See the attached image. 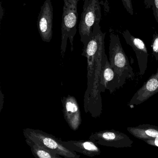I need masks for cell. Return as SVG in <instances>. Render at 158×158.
I'll use <instances>...</instances> for the list:
<instances>
[{
  "instance_id": "1",
  "label": "cell",
  "mask_w": 158,
  "mask_h": 158,
  "mask_svg": "<svg viewBox=\"0 0 158 158\" xmlns=\"http://www.w3.org/2000/svg\"><path fill=\"white\" fill-rule=\"evenodd\" d=\"M99 22L96 23L92 35L83 46L82 55L87 58V87L84 94L83 104L86 113L93 118L99 117L103 110L99 81L103 64L107 56L105 52V33L102 32Z\"/></svg>"
},
{
  "instance_id": "2",
  "label": "cell",
  "mask_w": 158,
  "mask_h": 158,
  "mask_svg": "<svg viewBox=\"0 0 158 158\" xmlns=\"http://www.w3.org/2000/svg\"><path fill=\"white\" fill-rule=\"evenodd\" d=\"M109 45V63L118 79L122 87L127 79L134 77L133 70L125 54L118 34L110 31Z\"/></svg>"
},
{
  "instance_id": "3",
  "label": "cell",
  "mask_w": 158,
  "mask_h": 158,
  "mask_svg": "<svg viewBox=\"0 0 158 158\" xmlns=\"http://www.w3.org/2000/svg\"><path fill=\"white\" fill-rule=\"evenodd\" d=\"M23 133L26 140L41 146L63 158H80L76 152L65 146L61 139L40 130L26 128Z\"/></svg>"
},
{
  "instance_id": "4",
  "label": "cell",
  "mask_w": 158,
  "mask_h": 158,
  "mask_svg": "<svg viewBox=\"0 0 158 158\" xmlns=\"http://www.w3.org/2000/svg\"><path fill=\"white\" fill-rule=\"evenodd\" d=\"M80 0H63V15L61 25V44L60 52L64 57L66 50L68 40L70 44V50L73 52V41L77 31L78 5Z\"/></svg>"
},
{
  "instance_id": "5",
  "label": "cell",
  "mask_w": 158,
  "mask_h": 158,
  "mask_svg": "<svg viewBox=\"0 0 158 158\" xmlns=\"http://www.w3.org/2000/svg\"><path fill=\"white\" fill-rule=\"evenodd\" d=\"M101 6L99 0H84L83 11L79 25L81 41L83 46L87 44L92 35V30L96 23L101 19Z\"/></svg>"
},
{
  "instance_id": "6",
  "label": "cell",
  "mask_w": 158,
  "mask_h": 158,
  "mask_svg": "<svg viewBox=\"0 0 158 158\" xmlns=\"http://www.w3.org/2000/svg\"><path fill=\"white\" fill-rule=\"evenodd\" d=\"M53 16L52 2L45 0L41 7L37 21L39 34L45 42H50L53 37Z\"/></svg>"
},
{
  "instance_id": "7",
  "label": "cell",
  "mask_w": 158,
  "mask_h": 158,
  "mask_svg": "<svg viewBox=\"0 0 158 158\" xmlns=\"http://www.w3.org/2000/svg\"><path fill=\"white\" fill-rule=\"evenodd\" d=\"M64 118L74 131L79 128L82 123L81 113L79 103L75 97L68 95L61 99Z\"/></svg>"
},
{
  "instance_id": "8",
  "label": "cell",
  "mask_w": 158,
  "mask_h": 158,
  "mask_svg": "<svg viewBox=\"0 0 158 158\" xmlns=\"http://www.w3.org/2000/svg\"><path fill=\"white\" fill-rule=\"evenodd\" d=\"M122 36L126 43L132 47L135 52L140 75L143 76L147 69L148 57V51L144 42L139 38L132 35L128 30L123 31Z\"/></svg>"
},
{
  "instance_id": "9",
  "label": "cell",
  "mask_w": 158,
  "mask_h": 158,
  "mask_svg": "<svg viewBox=\"0 0 158 158\" xmlns=\"http://www.w3.org/2000/svg\"><path fill=\"white\" fill-rule=\"evenodd\" d=\"M158 93V68L156 74L152 75L135 94L128 105L133 106L141 105Z\"/></svg>"
},
{
  "instance_id": "10",
  "label": "cell",
  "mask_w": 158,
  "mask_h": 158,
  "mask_svg": "<svg viewBox=\"0 0 158 158\" xmlns=\"http://www.w3.org/2000/svg\"><path fill=\"white\" fill-rule=\"evenodd\" d=\"M120 88L121 87L118 79L107 56L104 61L101 71L99 90L101 93H104L106 90H108L111 94Z\"/></svg>"
},
{
  "instance_id": "11",
  "label": "cell",
  "mask_w": 158,
  "mask_h": 158,
  "mask_svg": "<svg viewBox=\"0 0 158 158\" xmlns=\"http://www.w3.org/2000/svg\"><path fill=\"white\" fill-rule=\"evenodd\" d=\"M65 146L75 152L81 153L87 156L93 157L99 153V148L92 140H70L63 141Z\"/></svg>"
},
{
  "instance_id": "12",
  "label": "cell",
  "mask_w": 158,
  "mask_h": 158,
  "mask_svg": "<svg viewBox=\"0 0 158 158\" xmlns=\"http://www.w3.org/2000/svg\"><path fill=\"white\" fill-rule=\"evenodd\" d=\"M26 142L30 147L31 151L35 158H63L31 141L26 140Z\"/></svg>"
},
{
  "instance_id": "13",
  "label": "cell",
  "mask_w": 158,
  "mask_h": 158,
  "mask_svg": "<svg viewBox=\"0 0 158 158\" xmlns=\"http://www.w3.org/2000/svg\"><path fill=\"white\" fill-rule=\"evenodd\" d=\"M144 3L146 8L152 7L154 17L158 24V0H144Z\"/></svg>"
},
{
  "instance_id": "14",
  "label": "cell",
  "mask_w": 158,
  "mask_h": 158,
  "mask_svg": "<svg viewBox=\"0 0 158 158\" xmlns=\"http://www.w3.org/2000/svg\"><path fill=\"white\" fill-rule=\"evenodd\" d=\"M152 54L156 60L158 61V31L155 32L153 36L152 43ZM157 68V69H158Z\"/></svg>"
},
{
  "instance_id": "15",
  "label": "cell",
  "mask_w": 158,
  "mask_h": 158,
  "mask_svg": "<svg viewBox=\"0 0 158 158\" xmlns=\"http://www.w3.org/2000/svg\"><path fill=\"white\" fill-rule=\"evenodd\" d=\"M123 6L127 10V12L131 15H133L134 10L133 7L132 0H121Z\"/></svg>"
},
{
  "instance_id": "16",
  "label": "cell",
  "mask_w": 158,
  "mask_h": 158,
  "mask_svg": "<svg viewBox=\"0 0 158 158\" xmlns=\"http://www.w3.org/2000/svg\"><path fill=\"white\" fill-rule=\"evenodd\" d=\"M145 133L148 136L153 137H158V131L155 129H147L145 131Z\"/></svg>"
},
{
  "instance_id": "17",
  "label": "cell",
  "mask_w": 158,
  "mask_h": 158,
  "mask_svg": "<svg viewBox=\"0 0 158 158\" xmlns=\"http://www.w3.org/2000/svg\"><path fill=\"white\" fill-rule=\"evenodd\" d=\"M1 107H0L1 110H0V111H1L2 109L3 104L4 103V95L2 94V91H1Z\"/></svg>"
},
{
  "instance_id": "18",
  "label": "cell",
  "mask_w": 158,
  "mask_h": 158,
  "mask_svg": "<svg viewBox=\"0 0 158 158\" xmlns=\"http://www.w3.org/2000/svg\"><path fill=\"white\" fill-rule=\"evenodd\" d=\"M155 144L158 147V137L156 138V140H155Z\"/></svg>"
}]
</instances>
